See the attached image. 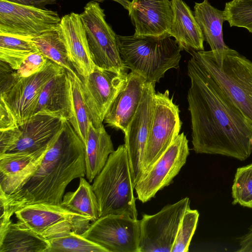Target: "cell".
<instances>
[{
    "instance_id": "cell-21",
    "label": "cell",
    "mask_w": 252,
    "mask_h": 252,
    "mask_svg": "<svg viewBox=\"0 0 252 252\" xmlns=\"http://www.w3.org/2000/svg\"><path fill=\"white\" fill-rule=\"evenodd\" d=\"M38 114L68 120V86L65 69L51 79L42 91L34 115Z\"/></svg>"
},
{
    "instance_id": "cell-1",
    "label": "cell",
    "mask_w": 252,
    "mask_h": 252,
    "mask_svg": "<svg viewBox=\"0 0 252 252\" xmlns=\"http://www.w3.org/2000/svg\"><path fill=\"white\" fill-rule=\"evenodd\" d=\"M187 67L193 150L246 159L252 153V124L194 57Z\"/></svg>"
},
{
    "instance_id": "cell-9",
    "label": "cell",
    "mask_w": 252,
    "mask_h": 252,
    "mask_svg": "<svg viewBox=\"0 0 252 252\" xmlns=\"http://www.w3.org/2000/svg\"><path fill=\"white\" fill-rule=\"evenodd\" d=\"M64 120L38 114L22 125L0 130V154L48 149L58 136Z\"/></svg>"
},
{
    "instance_id": "cell-22",
    "label": "cell",
    "mask_w": 252,
    "mask_h": 252,
    "mask_svg": "<svg viewBox=\"0 0 252 252\" xmlns=\"http://www.w3.org/2000/svg\"><path fill=\"white\" fill-rule=\"evenodd\" d=\"M114 151L111 137L104 126L96 128L90 122L85 153V176L90 183L101 172Z\"/></svg>"
},
{
    "instance_id": "cell-2",
    "label": "cell",
    "mask_w": 252,
    "mask_h": 252,
    "mask_svg": "<svg viewBox=\"0 0 252 252\" xmlns=\"http://www.w3.org/2000/svg\"><path fill=\"white\" fill-rule=\"evenodd\" d=\"M85 146L67 120L35 170L14 192L0 193V224L16 211L35 203L61 204L74 179L86 176Z\"/></svg>"
},
{
    "instance_id": "cell-36",
    "label": "cell",
    "mask_w": 252,
    "mask_h": 252,
    "mask_svg": "<svg viewBox=\"0 0 252 252\" xmlns=\"http://www.w3.org/2000/svg\"><path fill=\"white\" fill-rule=\"evenodd\" d=\"M58 0H51V1L54 3L56 1ZM96 2H102L104 0H92ZM112 0L114 1L115 2H117L122 5V6L126 9L127 10L128 7L129 6V5L130 3V0Z\"/></svg>"
},
{
    "instance_id": "cell-15",
    "label": "cell",
    "mask_w": 252,
    "mask_h": 252,
    "mask_svg": "<svg viewBox=\"0 0 252 252\" xmlns=\"http://www.w3.org/2000/svg\"><path fill=\"white\" fill-rule=\"evenodd\" d=\"M189 155L188 140L182 132L136 183L137 199L145 203L168 186L186 163Z\"/></svg>"
},
{
    "instance_id": "cell-33",
    "label": "cell",
    "mask_w": 252,
    "mask_h": 252,
    "mask_svg": "<svg viewBox=\"0 0 252 252\" xmlns=\"http://www.w3.org/2000/svg\"><path fill=\"white\" fill-rule=\"evenodd\" d=\"M48 61V59L38 51L30 55L17 70H14L10 68V73L15 77L30 76L42 69Z\"/></svg>"
},
{
    "instance_id": "cell-38",
    "label": "cell",
    "mask_w": 252,
    "mask_h": 252,
    "mask_svg": "<svg viewBox=\"0 0 252 252\" xmlns=\"http://www.w3.org/2000/svg\"><path fill=\"white\" fill-rule=\"evenodd\" d=\"M249 229H251V230H252V226H251V227H250V228H249Z\"/></svg>"
},
{
    "instance_id": "cell-25",
    "label": "cell",
    "mask_w": 252,
    "mask_h": 252,
    "mask_svg": "<svg viewBox=\"0 0 252 252\" xmlns=\"http://www.w3.org/2000/svg\"><path fill=\"white\" fill-rule=\"evenodd\" d=\"M66 73L69 97L67 120L85 146L91 121L84 97L81 80L76 72L66 70Z\"/></svg>"
},
{
    "instance_id": "cell-17",
    "label": "cell",
    "mask_w": 252,
    "mask_h": 252,
    "mask_svg": "<svg viewBox=\"0 0 252 252\" xmlns=\"http://www.w3.org/2000/svg\"><path fill=\"white\" fill-rule=\"evenodd\" d=\"M54 30L63 43L69 62L80 77L91 73L95 66L80 14L71 12L61 18Z\"/></svg>"
},
{
    "instance_id": "cell-30",
    "label": "cell",
    "mask_w": 252,
    "mask_h": 252,
    "mask_svg": "<svg viewBox=\"0 0 252 252\" xmlns=\"http://www.w3.org/2000/svg\"><path fill=\"white\" fill-rule=\"evenodd\" d=\"M233 205L252 209V163L237 169L232 186Z\"/></svg>"
},
{
    "instance_id": "cell-26",
    "label": "cell",
    "mask_w": 252,
    "mask_h": 252,
    "mask_svg": "<svg viewBox=\"0 0 252 252\" xmlns=\"http://www.w3.org/2000/svg\"><path fill=\"white\" fill-rule=\"evenodd\" d=\"M61 204L74 213L91 218L92 221L99 218L100 211L96 196L92 185L84 177L79 178L76 190L64 194Z\"/></svg>"
},
{
    "instance_id": "cell-24",
    "label": "cell",
    "mask_w": 252,
    "mask_h": 252,
    "mask_svg": "<svg viewBox=\"0 0 252 252\" xmlns=\"http://www.w3.org/2000/svg\"><path fill=\"white\" fill-rule=\"evenodd\" d=\"M193 13L203 35L204 41L212 51L228 49L223 38L222 24L225 21L223 11L213 6L208 0L195 2Z\"/></svg>"
},
{
    "instance_id": "cell-34",
    "label": "cell",
    "mask_w": 252,
    "mask_h": 252,
    "mask_svg": "<svg viewBox=\"0 0 252 252\" xmlns=\"http://www.w3.org/2000/svg\"><path fill=\"white\" fill-rule=\"evenodd\" d=\"M239 248L238 252H252V230L239 238Z\"/></svg>"
},
{
    "instance_id": "cell-5",
    "label": "cell",
    "mask_w": 252,
    "mask_h": 252,
    "mask_svg": "<svg viewBox=\"0 0 252 252\" xmlns=\"http://www.w3.org/2000/svg\"><path fill=\"white\" fill-rule=\"evenodd\" d=\"M116 38L124 65L147 82H159L167 70L179 67L182 50L169 34L159 37L117 34Z\"/></svg>"
},
{
    "instance_id": "cell-20",
    "label": "cell",
    "mask_w": 252,
    "mask_h": 252,
    "mask_svg": "<svg viewBox=\"0 0 252 252\" xmlns=\"http://www.w3.org/2000/svg\"><path fill=\"white\" fill-rule=\"evenodd\" d=\"M173 18L169 35L182 51H204L202 30L190 7L183 0H171Z\"/></svg>"
},
{
    "instance_id": "cell-37",
    "label": "cell",
    "mask_w": 252,
    "mask_h": 252,
    "mask_svg": "<svg viewBox=\"0 0 252 252\" xmlns=\"http://www.w3.org/2000/svg\"><path fill=\"white\" fill-rule=\"evenodd\" d=\"M250 143H251V145L252 146V138H251V140H250Z\"/></svg>"
},
{
    "instance_id": "cell-23",
    "label": "cell",
    "mask_w": 252,
    "mask_h": 252,
    "mask_svg": "<svg viewBox=\"0 0 252 252\" xmlns=\"http://www.w3.org/2000/svg\"><path fill=\"white\" fill-rule=\"evenodd\" d=\"M50 243L12 220L0 226V252H47Z\"/></svg>"
},
{
    "instance_id": "cell-11",
    "label": "cell",
    "mask_w": 252,
    "mask_h": 252,
    "mask_svg": "<svg viewBox=\"0 0 252 252\" xmlns=\"http://www.w3.org/2000/svg\"><path fill=\"white\" fill-rule=\"evenodd\" d=\"M189 207L185 197L159 212L144 214L140 220L139 252H171L184 215Z\"/></svg>"
},
{
    "instance_id": "cell-18",
    "label": "cell",
    "mask_w": 252,
    "mask_h": 252,
    "mask_svg": "<svg viewBox=\"0 0 252 252\" xmlns=\"http://www.w3.org/2000/svg\"><path fill=\"white\" fill-rule=\"evenodd\" d=\"M127 10L134 27V35L169 34L173 18L170 0H132Z\"/></svg>"
},
{
    "instance_id": "cell-10",
    "label": "cell",
    "mask_w": 252,
    "mask_h": 252,
    "mask_svg": "<svg viewBox=\"0 0 252 252\" xmlns=\"http://www.w3.org/2000/svg\"><path fill=\"white\" fill-rule=\"evenodd\" d=\"M179 113L178 105L169 97L168 90L155 93L153 117L146 146L142 177L179 134L182 124Z\"/></svg>"
},
{
    "instance_id": "cell-4",
    "label": "cell",
    "mask_w": 252,
    "mask_h": 252,
    "mask_svg": "<svg viewBox=\"0 0 252 252\" xmlns=\"http://www.w3.org/2000/svg\"><path fill=\"white\" fill-rule=\"evenodd\" d=\"M48 60L39 72L26 77H15L9 69H0V130L15 127L34 115L40 94L54 77L64 70Z\"/></svg>"
},
{
    "instance_id": "cell-3",
    "label": "cell",
    "mask_w": 252,
    "mask_h": 252,
    "mask_svg": "<svg viewBox=\"0 0 252 252\" xmlns=\"http://www.w3.org/2000/svg\"><path fill=\"white\" fill-rule=\"evenodd\" d=\"M189 52L252 124V61L230 48Z\"/></svg>"
},
{
    "instance_id": "cell-16",
    "label": "cell",
    "mask_w": 252,
    "mask_h": 252,
    "mask_svg": "<svg viewBox=\"0 0 252 252\" xmlns=\"http://www.w3.org/2000/svg\"><path fill=\"white\" fill-rule=\"evenodd\" d=\"M155 84L146 82L139 107L125 133V145L134 187L143 175L144 157L154 113Z\"/></svg>"
},
{
    "instance_id": "cell-35",
    "label": "cell",
    "mask_w": 252,
    "mask_h": 252,
    "mask_svg": "<svg viewBox=\"0 0 252 252\" xmlns=\"http://www.w3.org/2000/svg\"><path fill=\"white\" fill-rule=\"evenodd\" d=\"M9 2L21 5L34 6L38 8H45L47 4L53 3L51 0H5Z\"/></svg>"
},
{
    "instance_id": "cell-32",
    "label": "cell",
    "mask_w": 252,
    "mask_h": 252,
    "mask_svg": "<svg viewBox=\"0 0 252 252\" xmlns=\"http://www.w3.org/2000/svg\"><path fill=\"white\" fill-rule=\"evenodd\" d=\"M199 214L188 207L186 211L171 252H187L196 228Z\"/></svg>"
},
{
    "instance_id": "cell-6",
    "label": "cell",
    "mask_w": 252,
    "mask_h": 252,
    "mask_svg": "<svg viewBox=\"0 0 252 252\" xmlns=\"http://www.w3.org/2000/svg\"><path fill=\"white\" fill-rule=\"evenodd\" d=\"M92 187L99 205V217L125 215L137 219L134 186L125 144L110 155Z\"/></svg>"
},
{
    "instance_id": "cell-13",
    "label": "cell",
    "mask_w": 252,
    "mask_h": 252,
    "mask_svg": "<svg viewBox=\"0 0 252 252\" xmlns=\"http://www.w3.org/2000/svg\"><path fill=\"white\" fill-rule=\"evenodd\" d=\"M82 235L108 252H139L140 220L129 216L100 217Z\"/></svg>"
},
{
    "instance_id": "cell-19",
    "label": "cell",
    "mask_w": 252,
    "mask_h": 252,
    "mask_svg": "<svg viewBox=\"0 0 252 252\" xmlns=\"http://www.w3.org/2000/svg\"><path fill=\"white\" fill-rule=\"evenodd\" d=\"M137 73H128L124 88L118 94L105 116L103 122L125 134L140 104L146 83Z\"/></svg>"
},
{
    "instance_id": "cell-14",
    "label": "cell",
    "mask_w": 252,
    "mask_h": 252,
    "mask_svg": "<svg viewBox=\"0 0 252 252\" xmlns=\"http://www.w3.org/2000/svg\"><path fill=\"white\" fill-rule=\"evenodd\" d=\"M127 74L95 66L88 76H79L90 120L95 127L103 125L107 110L126 84Z\"/></svg>"
},
{
    "instance_id": "cell-8",
    "label": "cell",
    "mask_w": 252,
    "mask_h": 252,
    "mask_svg": "<svg viewBox=\"0 0 252 252\" xmlns=\"http://www.w3.org/2000/svg\"><path fill=\"white\" fill-rule=\"evenodd\" d=\"M93 62L102 69L127 73L119 53L116 35L99 3L88 2L80 14Z\"/></svg>"
},
{
    "instance_id": "cell-29",
    "label": "cell",
    "mask_w": 252,
    "mask_h": 252,
    "mask_svg": "<svg viewBox=\"0 0 252 252\" xmlns=\"http://www.w3.org/2000/svg\"><path fill=\"white\" fill-rule=\"evenodd\" d=\"M48 241L50 246L47 252H108L103 247L74 231Z\"/></svg>"
},
{
    "instance_id": "cell-7",
    "label": "cell",
    "mask_w": 252,
    "mask_h": 252,
    "mask_svg": "<svg viewBox=\"0 0 252 252\" xmlns=\"http://www.w3.org/2000/svg\"><path fill=\"white\" fill-rule=\"evenodd\" d=\"M17 224L46 239L72 231L82 234L92 219L74 213L61 204L40 203L29 205L14 213Z\"/></svg>"
},
{
    "instance_id": "cell-12",
    "label": "cell",
    "mask_w": 252,
    "mask_h": 252,
    "mask_svg": "<svg viewBox=\"0 0 252 252\" xmlns=\"http://www.w3.org/2000/svg\"><path fill=\"white\" fill-rule=\"evenodd\" d=\"M61 20L56 11L0 0V33L32 39L54 30Z\"/></svg>"
},
{
    "instance_id": "cell-28",
    "label": "cell",
    "mask_w": 252,
    "mask_h": 252,
    "mask_svg": "<svg viewBox=\"0 0 252 252\" xmlns=\"http://www.w3.org/2000/svg\"><path fill=\"white\" fill-rule=\"evenodd\" d=\"M32 40L40 52L48 60L66 70L76 72L69 62L65 47L54 30L33 37Z\"/></svg>"
},
{
    "instance_id": "cell-27",
    "label": "cell",
    "mask_w": 252,
    "mask_h": 252,
    "mask_svg": "<svg viewBox=\"0 0 252 252\" xmlns=\"http://www.w3.org/2000/svg\"><path fill=\"white\" fill-rule=\"evenodd\" d=\"M38 51L31 38L0 33V60L14 70L30 55Z\"/></svg>"
},
{
    "instance_id": "cell-31",
    "label": "cell",
    "mask_w": 252,
    "mask_h": 252,
    "mask_svg": "<svg viewBox=\"0 0 252 252\" xmlns=\"http://www.w3.org/2000/svg\"><path fill=\"white\" fill-rule=\"evenodd\" d=\"M223 11L230 27L244 28L252 33V0H232L225 3Z\"/></svg>"
}]
</instances>
